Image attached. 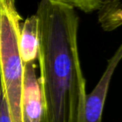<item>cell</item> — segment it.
<instances>
[{"label":"cell","mask_w":122,"mask_h":122,"mask_svg":"<svg viewBox=\"0 0 122 122\" xmlns=\"http://www.w3.org/2000/svg\"><path fill=\"white\" fill-rule=\"evenodd\" d=\"M36 17L42 122H81L87 94L77 44L78 15L65 0H42Z\"/></svg>","instance_id":"1"},{"label":"cell","mask_w":122,"mask_h":122,"mask_svg":"<svg viewBox=\"0 0 122 122\" xmlns=\"http://www.w3.org/2000/svg\"><path fill=\"white\" fill-rule=\"evenodd\" d=\"M21 20L14 0H0V75L11 122H22L24 64L18 46Z\"/></svg>","instance_id":"2"},{"label":"cell","mask_w":122,"mask_h":122,"mask_svg":"<svg viewBox=\"0 0 122 122\" xmlns=\"http://www.w3.org/2000/svg\"><path fill=\"white\" fill-rule=\"evenodd\" d=\"M122 59V43L112 56L108 60L107 66L97 86L86 97L81 122H102L106 100L114 72Z\"/></svg>","instance_id":"3"},{"label":"cell","mask_w":122,"mask_h":122,"mask_svg":"<svg viewBox=\"0 0 122 122\" xmlns=\"http://www.w3.org/2000/svg\"><path fill=\"white\" fill-rule=\"evenodd\" d=\"M21 114L22 122H42L43 103L34 62L23 66Z\"/></svg>","instance_id":"4"},{"label":"cell","mask_w":122,"mask_h":122,"mask_svg":"<svg viewBox=\"0 0 122 122\" xmlns=\"http://www.w3.org/2000/svg\"><path fill=\"white\" fill-rule=\"evenodd\" d=\"M20 56L23 64L34 62L38 53V30L36 15L27 18L20 27L18 39Z\"/></svg>","instance_id":"5"},{"label":"cell","mask_w":122,"mask_h":122,"mask_svg":"<svg viewBox=\"0 0 122 122\" xmlns=\"http://www.w3.org/2000/svg\"><path fill=\"white\" fill-rule=\"evenodd\" d=\"M98 23L106 32H112L122 26V3L116 2L98 12Z\"/></svg>","instance_id":"6"},{"label":"cell","mask_w":122,"mask_h":122,"mask_svg":"<svg viewBox=\"0 0 122 122\" xmlns=\"http://www.w3.org/2000/svg\"><path fill=\"white\" fill-rule=\"evenodd\" d=\"M72 5L74 8L80 9L86 13H92L94 12H99L102 8H106L121 0H65Z\"/></svg>","instance_id":"7"},{"label":"cell","mask_w":122,"mask_h":122,"mask_svg":"<svg viewBox=\"0 0 122 122\" xmlns=\"http://www.w3.org/2000/svg\"><path fill=\"white\" fill-rule=\"evenodd\" d=\"M0 122H11L8 105L6 103V99L4 97L1 81H0Z\"/></svg>","instance_id":"8"},{"label":"cell","mask_w":122,"mask_h":122,"mask_svg":"<svg viewBox=\"0 0 122 122\" xmlns=\"http://www.w3.org/2000/svg\"><path fill=\"white\" fill-rule=\"evenodd\" d=\"M0 81H1V75H0Z\"/></svg>","instance_id":"9"}]
</instances>
